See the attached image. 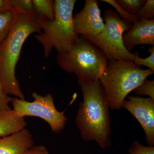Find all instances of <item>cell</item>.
I'll list each match as a JSON object with an SVG mask.
<instances>
[{
    "instance_id": "4fadbf2b",
    "label": "cell",
    "mask_w": 154,
    "mask_h": 154,
    "mask_svg": "<svg viewBox=\"0 0 154 154\" xmlns=\"http://www.w3.org/2000/svg\"><path fill=\"white\" fill-rule=\"evenodd\" d=\"M33 13L40 22L52 21L55 17L54 1L32 0Z\"/></svg>"
},
{
    "instance_id": "d6986e66",
    "label": "cell",
    "mask_w": 154,
    "mask_h": 154,
    "mask_svg": "<svg viewBox=\"0 0 154 154\" xmlns=\"http://www.w3.org/2000/svg\"><path fill=\"white\" fill-rule=\"evenodd\" d=\"M135 15L139 20L154 19V0H146L145 4Z\"/></svg>"
},
{
    "instance_id": "cb8c5ba5",
    "label": "cell",
    "mask_w": 154,
    "mask_h": 154,
    "mask_svg": "<svg viewBox=\"0 0 154 154\" xmlns=\"http://www.w3.org/2000/svg\"><path fill=\"white\" fill-rule=\"evenodd\" d=\"M12 10L11 0H0V14Z\"/></svg>"
},
{
    "instance_id": "3957f363",
    "label": "cell",
    "mask_w": 154,
    "mask_h": 154,
    "mask_svg": "<svg viewBox=\"0 0 154 154\" xmlns=\"http://www.w3.org/2000/svg\"><path fill=\"white\" fill-rule=\"evenodd\" d=\"M154 72L133 61H108L99 82L110 109L120 110L128 95Z\"/></svg>"
},
{
    "instance_id": "ac0fdd59",
    "label": "cell",
    "mask_w": 154,
    "mask_h": 154,
    "mask_svg": "<svg viewBox=\"0 0 154 154\" xmlns=\"http://www.w3.org/2000/svg\"><path fill=\"white\" fill-rule=\"evenodd\" d=\"M148 51L150 55L145 58H140L138 53L134 52L135 59L133 62L138 66H144L154 72V45L150 47Z\"/></svg>"
},
{
    "instance_id": "7c38bea8",
    "label": "cell",
    "mask_w": 154,
    "mask_h": 154,
    "mask_svg": "<svg viewBox=\"0 0 154 154\" xmlns=\"http://www.w3.org/2000/svg\"><path fill=\"white\" fill-rule=\"evenodd\" d=\"M27 125L25 118L19 116L13 109H0V137L19 132Z\"/></svg>"
},
{
    "instance_id": "5b68a950",
    "label": "cell",
    "mask_w": 154,
    "mask_h": 154,
    "mask_svg": "<svg viewBox=\"0 0 154 154\" xmlns=\"http://www.w3.org/2000/svg\"><path fill=\"white\" fill-rule=\"evenodd\" d=\"M75 0H55V17L52 21L40 22L41 33L35 38L43 46L45 57L49 56L54 48L58 54L69 50L79 39L73 21Z\"/></svg>"
},
{
    "instance_id": "9c48e42d",
    "label": "cell",
    "mask_w": 154,
    "mask_h": 154,
    "mask_svg": "<svg viewBox=\"0 0 154 154\" xmlns=\"http://www.w3.org/2000/svg\"><path fill=\"white\" fill-rule=\"evenodd\" d=\"M75 29L78 35L86 38L102 32L105 23L96 0H86L84 8L73 16Z\"/></svg>"
},
{
    "instance_id": "277c9868",
    "label": "cell",
    "mask_w": 154,
    "mask_h": 154,
    "mask_svg": "<svg viewBox=\"0 0 154 154\" xmlns=\"http://www.w3.org/2000/svg\"><path fill=\"white\" fill-rule=\"evenodd\" d=\"M56 59L61 68L74 74L78 81L87 82L99 81L108 62L99 48L80 36L69 50L58 54Z\"/></svg>"
},
{
    "instance_id": "603a6c76",
    "label": "cell",
    "mask_w": 154,
    "mask_h": 154,
    "mask_svg": "<svg viewBox=\"0 0 154 154\" xmlns=\"http://www.w3.org/2000/svg\"><path fill=\"white\" fill-rule=\"evenodd\" d=\"M24 154H49L47 148L43 145L33 146Z\"/></svg>"
},
{
    "instance_id": "52a82bcc",
    "label": "cell",
    "mask_w": 154,
    "mask_h": 154,
    "mask_svg": "<svg viewBox=\"0 0 154 154\" xmlns=\"http://www.w3.org/2000/svg\"><path fill=\"white\" fill-rule=\"evenodd\" d=\"M32 102L14 97L11 99L13 109L20 117L33 116L43 119L49 125L53 132L59 134L64 128L68 119L64 111H58L56 108L52 94L44 96L33 92Z\"/></svg>"
},
{
    "instance_id": "6da1fadb",
    "label": "cell",
    "mask_w": 154,
    "mask_h": 154,
    "mask_svg": "<svg viewBox=\"0 0 154 154\" xmlns=\"http://www.w3.org/2000/svg\"><path fill=\"white\" fill-rule=\"evenodd\" d=\"M78 83L83 98L75 119L81 137L95 141L101 148H109L112 143L110 108L101 83L99 81Z\"/></svg>"
},
{
    "instance_id": "7402d4cb",
    "label": "cell",
    "mask_w": 154,
    "mask_h": 154,
    "mask_svg": "<svg viewBox=\"0 0 154 154\" xmlns=\"http://www.w3.org/2000/svg\"><path fill=\"white\" fill-rule=\"evenodd\" d=\"M11 99L12 98L5 93L0 82V109H11Z\"/></svg>"
},
{
    "instance_id": "ffe728a7",
    "label": "cell",
    "mask_w": 154,
    "mask_h": 154,
    "mask_svg": "<svg viewBox=\"0 0 154 154\" xmlns=\"http://www.w3.org/2000/svg\"><path fill=\"white\" fill-rule=\"evenodd\" d=\"M129 154H154V147L142 145L137 140H134L128 150Z\"/></svg>"
},
{
    "instance_id": "8992f818",
    "label": "cell",
    "mask_w": 154,
    "mask_h": 154,
    "mask_svg": "<svg viewBox=\"0 0 154 154\" xmlns=\"http://www.w3.org/2000/svg\"><path fill=\"white\" fill-rule=\"evenodd\" d=\"M105 28L94 37L87 38L104 53L108 61H134V53L128 52L123 44V33L131 28L132 24L124 21L116 12L111 9L104 11Z\"/></svg>"
},
{
    "instance_id": "7a4b0ae2",
    "label": "cell",
    "mask_w": 154,
    "mask_h": 154,
    "mask_svg": "<svg viewBox=\"0 0 154 154\" xmlns=\"http://www.w3.org/2000/svg\"><path fill=\"white\" fill-rule=\"evenodd\" d=\"M14 17L11 30L0 44V82L7 95L25 99L16 75L22 46L32 33H41L40 22L33 13L13 10Z\"/></svg>"
},
{
    "instance_id": "e0dca14e",
    "label": "cell",
    "mask_w": 154,
    "mask_h": 154,
    "mask_svg": "<svg viewBox=\"0 0 154 154\" xmlns=\"http://www.w3.org/2000/svg\"><path fill=\"white\" fill-rule=\"evenodd\" d=\"M101 1L107 3L110 5L113 6L116 10V13L118 14L119 16L124 21L133 23L139 20L136 15L128 13L116 2L115 0H102Z\"/></svg>"
},
{
    "instance_id": "5bb4252c",
    "label": "cell",
    "mask_w": 154,
    "mask_h": 154,
    "mask_svg": "<svg viewBox=\"0 0 154 154\" xmlns=\"http://www.w3.org/2000/svg\"><path fill=\"white\" fill-rule=\"evenodd\" d=\"M14 17L13 10L0 14V44L11 30Z\"/></svg>"
},
{
    "instance_id": "2e32d148",
    "label": "cell",
    "mask_w": 154,
    "mask_h": 154,
    "mask_svg": "<svg viewBox=\"0 0 154 154\" xmlns=\"http://www.w3.org/2000/svg\"><path fill=\"white\" fill-rule=\"evenodd\" d=\"M137 96L146 95L154 100V81L146 79L134 91Z\"/></svg>"
},
{
    "instance_id": "8fae6325",
    "label": "cell",
    "mask_w": 154,
    "mask_h": 154,
    "mask_svg": "<svg viewBox=\"0 0 154 154\" xmlns=\"http://www.w3.org/2000/svg\"><path fill=\"white\" fill-rule=\"evenodd\" d=\"M34 144L31 132L25 128L14 134L0 137V154H24Z\"/></svg>"
},
{
    "instance_id": "ba28073f",
    "label": "cell",
    "mask_w": 154,
    "mask_h": 154,
    "mask_svg": "<svg viewBox=\"0 0 154 154\" xmlns=\"http://www.w3.org/2000/svg\"><path fill=\"white\" fill-rule=\"evenodd\" d=\"M124 100V108L137 119L145 134L149 146L154 145V100L139 96H129Z\"/></svg>"
},
{
    "instance_id": "9a60e30c",
    "label": "cell",
    "mask_w": 154,
    "mask_h": 154,
    "mask_svg": "<svg viewBox=\"0 0 154 154\" xmlns=\"http://www.w3.org/2000/svg\"><path fill=\"white\" fill-rule=\"evenodd\" d=\"M116 1L128 13L135 15L145 4L146 0H116Z\"/></svg>"
},
{
    "instance_id": "30bf717a",
    "label": "cell",
    "mask_w": 154,
    "mask_h": 154,
    "mask_svg": "<svg viewBox=\"0 0 154 154\" xmlns=\"http://www.w3.org/2000/svg\"><path fill=\"white\" fill-rule=\"evenodd\" d=\"M123 41L130 53L138 45H154V19H141L133 23L130 29L123 34Z\"/></svg>"
},
{
    "instance_id": "44dd1931",
    "label": "cell",
    "mask_w": 154,
    "mask_h": 154,
    "mask_svg": "<svg viewBox=\"0 0 154 154\" xmlns=\"http://www.w3.org/2000/svg\"><path fill=\"white\" fill-rule=\"evenodd\" d=\"M12 10L33 13L31 0H11Z\"/></svg>"
}]
</instances>
